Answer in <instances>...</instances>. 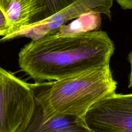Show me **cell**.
Masks as SVG:
<instances>
[{
    "label": "cell",
    "instance_id": "6da1fadb",
    "mask_svg": "<svg viewBox=\"0 0 132 132\" xmlns=\"http://www.w3.org/2000/svg\"><path fill=\"white\" fill-rule=\"evenodd\" d=\"M114 44L106 32L70 36L56 32L25 44L18 54L21 70L35 82L57 80L109 64Z\"/></svg>",
    "mask_w": 132,
    "mask_h": 132
},
{
    "label": "cell",
    "instance_id": "7a4b0ae2",
    "mask_svg": "<svg viewBox=\"0 0 132 132\" xmlns=\"http://www.w3.org/2000/svg\"><path fill=\"white\" fill-rule=\"evenodd\" d=\"M117 86L109 64L57 80L31 84L45 118L63 114L84 119L93 105L116 93Z\"/></svg>",
    "mask_w": 132,
    "mask_h": 132
},
{
    "label": "cell",
    "instance_id": "3957f363",
    "mask_svg": "<svg viewBox=\"0 0 132 132\" xmlns=\"http://www.w3.org/2000/svg\"><path fill=\"white\" fill-rule=\"evenodd\" d=\"M31 84L0 67V132H17L34 111Z\"/></svg>",
    "mask_w": 132,
    "mask_h": 132
},
{
    "label": "cell",
    "instance_id": "277c9868",
    "mask_svg": "<svg viewBox=\"0 0 132 132\" xmlns=\"http://www.w3.org/2000/svg\"><path fill=\"white\" fill-rule=\"evenodd\" d=\"M84 120L92 132H132V93H114L100 100Z\"/></svg>",
    "mask_w": 132,
    "mask_h": 132
},
{
    "label": "cell",
    "instance_id": "5b68a950",
    "mask_svg": "<svg viewBox=\"0 0 132 132\" xmlns=\"http://www.w3.org/2000/svg\"><path fill=\"white\" fill-rule=\"evenodd\" d=\"M113 0H78L63 10L44 19L32 22L10 35L11 39L20 37L37 40L56 32L69 21L84 13L95 11L111 18V8Z\"/></svg>",
    "mask_w": 132,
    "mask_h": 132
},
{
    "label": "cell",
    "instance_id": "8992f818",
    "mask_svg": "<svg viewBox=\"0 0 132 132\" xmlns=\"http://www.w3.org/2000/svg\"><path fill=\"white\" fill-rule=\"evenodd\" d=\"M17 132H92L83 118L58 114L48 118L43 116L40 105L35 100L31 116Z\"/></svg>",
    "mask_w": 132,
    "mask_h": 132
},
{
    "label": "cell",
    "instance_id": "52a82bcc",
    "mask_svg": "<svg viewBox=\"0 0 132 132\" xmlns=\"http://www.w3.org/2000/svg\"><path fill=\"white\" fill-rule=\"evenodd\" d=\"M0 8L9 25L7 35L30 24L34 18L39 19L43 11L41 0H0Z\"/></svg>",
    "mask_w": 132,
    "mask_h": 132
},
{
    "label": "cell",
    "instance_id": "ba28073f",
    "mask_svg": "<svg viewBox=\"0 0 132 132\" xmlns=\"http://www.w3.org/2000/svg\"><path fill=\"white\" fill-rule=\"evenodd\" d=\"M101 25V14L89 11L81 14L68 25H62L56 32L61 36H70L98 30Z\"/></svg>",
    "mask_w": 132,
    "mask_h": 132
},
{
    "label": "cell",
    "instance_id": "9c48e42d",
    "mask_svg": "<svg viewBox=\"0 0 132 132\" xmlns=\"http://www.w3.org/2000/svg\"><path fill=\"white\" fill-rule=\"evenodd\" d=\"M43 11L38 20L48 18L63 10L78 0H41Z\"/></svg>",
    "mask_w": 132,
    "mask_h": 132
},
{
    "label": "cell",
    "instance_id": "30bf717a",
    "mask_svg": "<svg viewBox=\"0 0 132 132\" xmlns=\"http://www.w3.org/2000/svg\"><path fill=\"white\" fill-rule=\"evenodd\" d=\"M9 27L7 19L0 8V36H6L9 34Z\"/></svg>",
    "mask_w": 132,
    "mask_h": 132
},
{
    "label": "cell",
    "instance_id": "8fae6325",
    "mask_svg": "<svg viewBox=\"0 0 132 132\" xmlns=\"http://www.w3.org/2000/svg\"><path fill=\"white\" fill-rule=\"evenodd\" d=\"M123 9L132 10V0H115Z\"/></svg>",
    "mask_w": 132,
    "mask_h": 132
},
{
    "label": "cell",
    "instance_id": "7c38bea8",
    "mask_svg": "<svg viewBox=\"0 0 132 132\" xmlns=\"http://www.w3.org/2000/svg\"><path fill=\"white\" fill-rule=\"evenodd\" d=\"M127 59L130 64V73L129 75L128 87L132 88V50L129 53Z\"/></svg>",
    "mask_w": 132,
    "mask_h": 132
}]
</instances>
